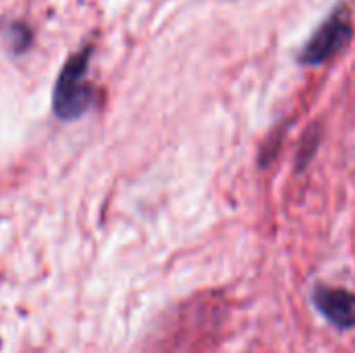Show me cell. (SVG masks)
Returning a JSON list of instances; mask_svg holds the SVG:
<instances>
[{"instance_id":"6da1fadb","label":"cell","mask_w":355,"mask_h":353,"mask_svg":"<svg viewBox=\"0 0 355 353\" xmlns=\"http://www.w3.org/2000/svg\"><path fill=\"white\" fill-rule=\"evenodd\" d=\"M89 54L92 48H83L81 52L73 54L60 69V75L54 85L52 106L56 117L62 121L79 119L94 104V89L87 83Z\"/></svg>"},{"instance_id":"7a4b0ae2","label":"cell","mask_w":355,"mask_h":353,"mask_svg":"<svg viewBox=\"0 0 355 353\" xmlns=\"http://www.w3.org/2000/svg\"><path fill=\"white\" fill-rule=\"evenodd\" d=\"M354 35L352 23L345 15H333L327 23L318 27V31L310 37L306 48L302 50L300 60L306 64H320L341 52Z\"/></svg>"},{"instance_id":"3957f363","label":"cell","mask_w":355,"mask_h":353,"mask_svg":"<svg viewBox=\"0 0 355 353\" xmlns=\"http://www.w3.org/2000/svg\"><path fill=\"white\" fill-rule=\"evenodd\" d=\"M312 302L320 314L337 329H355V293L329 285H318L312 291Z\"/></svg>"},{"instance_id":"277c9868","label":"cell","mask_w":355,"mask_h":353,"mask_svg":"<svg viewBox=\"0 0 355 353\" xmlns=\"http://www.w3.org/2000/svg\"><path fill=\"white\" fill-rule=\"evenodd\" d=\"M29 40H31V35H29V31L23 25H12L8 29V44H12V48L17 52L23 50V48H27Z\"/></svg>"}]
</instances>
